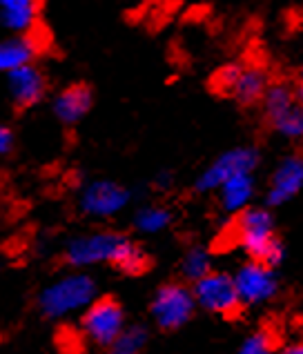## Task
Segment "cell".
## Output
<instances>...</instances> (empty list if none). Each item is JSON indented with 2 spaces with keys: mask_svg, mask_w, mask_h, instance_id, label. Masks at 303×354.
I'll return each mask as SVG.
<instances>
[{
  "mask_svg": "<svg viewBox=\"0 0 303 354\" xmlns=\"http://www.w3.org/2000/svg\"><path fill=\"white\" fill-rule=\"evenodd\" d=\"M65 261L72 268H89L109 263L125 274H138L147 268V257L132 239L116 232H92L67 243Z\"/></svg>",
  "mask_w": 303,
  "mask_h": 354,
  "instance_id": "cell-1",
  "label": "cell"
},
{
  "mask_svg": "<svg viewBox=\"0 0 303 354\" xmlns=\"http://www.w3.org/2000/svg\"><path fill=\"white\" fill-rule=\"evenodd\" d=\"M235 241L244 248L252 261L277 268L284 261V245L277 239L275 218L264 207H246L239 212L235 223Z\"/></svg>",
  "mask_w": 303,
  "mask_h": 354,
  "instance_id": "cell-2",
  "label": "cell"
},
{
  "mask_svg": "<svg viewBox=\"0 0 303 354\" xmlns=\"http://www.w3.org/2000/svg\"><path fill=\"white\" fill-rule=\"evenodd\" d=\"M96 299V281L74 272V274L60 277L38 295V308L47 319H63L74 312L85 310Z\"/></svg>",
  "mask_w": 303,
  "mask_h": 354,
  "instance_id": "cell-3",
  "label": "cell"
},
{
  "mask_svg": "<svg viewBox=\"0 0 303 354\" xmlns=\"http://www.w3.org/2000/svg\"><path fill=\"white\" fill-rule=\"evenodd\" d=\"M264 112L270 127L286 138H303V112L297 100V89L286 83L268 85L264 94Z\"/></svg>",
  "mask_w": 303,
  "mask_h": 354,
  "instance_id": "cell-4",
  "label": "cell"
},
{
  "mask_svg": "<svg viewBox=\"0 0 303 354\" xmlns=\"http://www.w3.org/2000/svg\"><path fill=\"white\" fill-rule=\"evenodd\" d=\"M125 328V312L114 299H94L83 310L80 330L87 341L98 348H112Z\"/></svg>",
  "mask_w": 303,
  "mask_h": 354,
  "instance_id": "cell-5",
  "label": "cell"
},
{
  "mask_svg": "<svg viewBox=\"0 0 303 354\" xmlns=\"http://www.w3.org/2000/svg\"><path fill=\"white\" fill-rule=\"evenodd\" d=\"M268 76L257 65H226L214 76V89L244 105H252L264 98L268 89Z\"/></svg>",
  "mask_w": 303,
  "mask_h": 354,
  "instance_id": "cell-6",
  "label": "cell"
},
{
  "mask_svg": "<svg viewBox=\"0 0 303 354\" xmlns=\"http://www.w3.org/2000/svg\"><path fill=\"white\" fill-rule=\"evenodd\" d=\"M194 295L181 283H167V286L158 288L152 299V317L163 330H178L181 326H185L194 315Z\"/></svg>",
  "mask_w": 303,
  "mask_h": 354,
  "instance_id": "cell-7",
  "label": "cell"
},
{
  "mask_svg": "<svg viewBox=\"0 0 303 354\" xmlns=\"http://www.w3.org/2000/svg\"><path fill=\"white\" fill-rule=\"evenodd\" d=\"M194 295L196 306H201L208 312H214V315H235L241 308V299L235 286V279L226 272H208L205 277H201L194 281Z\"/></svg>",
  "mask_w": 303,
  "mask_h": 354,
  "instance_id": "cell-8",
  "label": "cell"
},
{
  "mask_svg": "<svg viewBox=\"0 0 303 354\" xmlns=\"http://www.w3.org/2000/svg\"><path fill=\"white\" fill-rule=\"evenodd\" d=\"M259 165V151L255 147H232L223 151L214 163H210L196 178L199 192H217L230 176L255 171Z\"/></svg>",
  "mask_w": 303,
  "mask_h": 354,
  "instance_id": "cell-9",
  "label": "cell"
},
{
  "mask_svg": "<svg viewBox=\"0 0 303 354\" xmlns=\"http://www.w3.org/2000/svg\"><path fill=\"white\" fill-rule=\"evenodd\" d=\"M129 203V192L114 180H92L78 196V207L85 216L109 218L123 212Z\"/></svg>",
  "mask_w": 303,
  "mask_h": 354,
  "instance_id": "cell-10",
  "label": "cell"
},
{
  "mask_svg": "<svg viewBox=\"0 0 303 354\" xmlns=\"http://www.w3.org/2000/svg\"><path fill=\"white\" fill-rule=\"evenodd\" d=\"M232 279H235L241 306H244V303L246 306H259V303L275 299V295L279 292L275 268H270L266 263H259V261H250L246 266H241Z\"/></svg>",
  "mask_w": 303,
  "mask_h": 354,
  "instance_id": "cell-11",
  "label": "cell"
},
{
  "mask_svg": "<svg viewBox=\"0 0 303 354\" xmlns=\"http://www.w3.org/2000/svg\"><path fill=\"white\" fill-rule=\"evenodd\" d=\"M303 189V156H286L277 165L268 187V205L277 207L295 198Z\"/></svg>",
  "mask_w": 303,
  "mask_h": 354,
  "instance_id": "cell-12",
  "label": "cell"
},
{
  "mask_svg": "<svg viewBox=\"0 0 303 354\" xmlns=\"http://www.w3.org/2000/svg\"><path fill=\"white\" fill-rule=\"evenodd\" d=\"M9 94L20 107H29L38 103L45 94V76L32 63L9 72Z\"/></svg>",
  "mask_w": 303,
  "mask_h": 354,
  "instance_id": "cell-13",
  "label": "cell"
},
{
  "mask_svg": "<svg viewBox=\"0 0 303 354\" xmlns=\"http://www.w3.org/2000/svg\"><path fill=\"white\" fill-rule=\"evenodd\" d=\"M40 0H0V18L7 29L29 34L38 23Z\"/></svg>",
  "mask_w": 303,
  "mask_h": 354,
  "instance_id": "cell-14",
  "label": "cell"
},
{
  "mask_svg": "<svg viewBox=\"0 0 303 354\" xmlns=\"http://www.w3.org/2000/svg\"><path fill=\"white\" fill-rule=\"evenodd\" d=\"M92 107V92L83 85H74L63 89L54 100V114L65 125H74L83 118Z\"/></svg>",
  "mask_w": 303,
  "mask_h": 354,
  "instance_id": "cell-15",
  "label": "cell"
},
{
  "mask_svg": "<svg viewBox=\"0 0 303 354\" xmlns=\"http://www.w3.org/2000/svg\"><path fill=\"white\" fill-rule=\"evenodd\" d=\"M217 192L223 209L230 212V214H239L241 209L250 205L252 196H255V176H252V171L230 176Z\"/></svg>",
  "mask_w": 303,
  "mask_h": 354,
  "instance_id": "cell-16",
  "label": "cell"
},
{
  "mask_svg": "<svg viewBox=\"0 0 303 354\" xmlns=\"http://www.w3.org/2000/svg\"><path fill=\"white\" fill-rule=\"evenodd\" d=\"M36 54V43L27 34H18L14 38L0 40V72H12L23 65L32 63Z\"/></svg>",
  "mask_w": 303,
  "mask_h": 354,
  "instance_id": "cell-17",
  "label": "cell"
},
{
  "mask_svg": "<svg viewBox=\"0 0 303 354\" xmlns=\"http://www.w3.org/2000/svg\"><path fill=\"white\" fill-rule=\"evenodd\" d=\"M172 223V214L167 207L160 205H147L140 207L134 216V227L140 234H158V232L167 230Z\"/></svg>",
  "mask_w": 303,
  "mask_h": 354,
  "instance_id": "cell-18",
  "label": "cell"
},
{
  "mask_svg": "<svg viewBox=\"0 0 303 354\" xmlns=\"http://www.w3.org/2000/svg\"><path fill=\"white\" fill-rule=\"evenodd\" d=\"M147 343V330L140 326L123 328L118 339L112 343V354H140Z\"/></svg>",
  "mask_w": 303,
  "mask_h": 354,
  "instance_id": "cell-19",
  "label": "cell"
},
{
  "mask_svg": "<svg viewBox=\"0 0 303 354\" xmlns=\"http://www.w3.org/2000/svg\"><path fill=\"white\" fill-rule=\"evenodd\" d=\"M210 270H212V259L205 248L187 250V254L183 257V263H181V272H183L185 279L199 281L201 277H205Z\"/></svg>",
  "mask_w": 303,
  "mask_h": 354,
  "instance_id": "cell-20",
  "label": "cell"
},
{
  "mask_svg": "<svg viewBox=\"0 0 303 354\" xmlns=\"http://www.w3.org/2000/svg\"><path fill=\"white\" fill-rule=\"evenodd\" d=\"M239 354H272V337L268 332H255L246 339Z\"/></svg>",
  "mask_w": 303,
  "mask_h": 354,
  "instance_id": "cell-21",
  "label": "cell"
},
{
  "mask_svg": "<svg viewBox=\"0 0 303 354\" xmlns=\"http://www.w3.org/2000/svg\"><path fill=\"white\" fill-rule=\"evenodd\" d=\"M14 147V134H12V129L5 127V125H0V156H5L9 154Z\"/></svg>",
  "mask_w": 303,
  "mask_h": 354,
  "instance_id": "cell-22",
  "label": "cell"
},
{
  "mask_svg": "<svg viewBox=\"0 0 303 354\" xmlns=\"http://www.w3.org/2000/svg\"><path fill=\"white\" fill-rule=\"evenodd\" d=\"M281 354H303V339L301 341H295V343H290V346L281 352Z\"/></svg>",
  "mask_w": 303,
  "mask_h": 354,
  "instance_id": "cell-23",
  "label": "cell"
},
{
  "mask_svg": "<svg viewBox=\"0 0 303 354\" xmlns=\"http://www.w3.org/2000/svg\"><path fill=\"white\" fill-rule=\"evenodd\" d=\"M297 100H299V107H301V112H303V85L297 89Z\"/></svg>",
  "mask_w": 303,
  "mask_h": 354,
  "instance_id": "cell-24",
  "label": "cell"
},
{
  "mask_svg": "<svg viewBox=\"0 0 303 354\" xmlns=\"http://www.w3.org/2000/svg\"><path fill=\"white\" fill-rule=\"evenodd\" d=\"M299 80H301V85H303V65L299 67Z\"/></svg>",
  "mask_w": 303,
  "mask_h": 354,
  "instance_id": "cell-25",
  "label": "cell"
},
{
  "mask_svg": "<svg viewBox=\"0 0 303 354\" xmlns=\"http://www.w3.org/2000/svg\"><path fill=\"white\" fill-rule=\"evenodd\" d=\"M96 354H112V352H96Z\"/></svg>",
  "mask_w": 303,
  "mask_h": 354,
  "instance_id": "cell-26",
  "label": "cell"
}]
</instances>
